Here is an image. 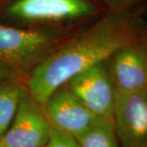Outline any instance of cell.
<instances>
[{"mask_svg":"<svg viewBox=\"0 0 147 147\" xmlns=\"http://www.w3.org/2000/svg\"><path fill=\"white\" fill-rule=\"evenodd\" d=\"M96 7L88 0H16L8 14L26 21H63L92 14Z\"/></svg>","mask_w":147,"mask_h":147,"instance_id":"obj_8","label":"cell"},{"mask_svg":"<svg viewBox=\"0 0 147 147\" xmlns=\"http://www.w3.org/2000/svg\"><path fill=\"white\" fill-rule=\"evenodd\" d=\"M0 147H3V146H2V144H1V143H0Z\"/></svg>","mask_w":147,"mask_h":147,"instance_id":"obj_14","label":"cell"},{"mask_svg":"<svg viewBox=\"0 0 147 147\" xmlns=\"http://www.w3.org/2000/svg\"><path fill=\"white\" fill-rule=\"evenodd\" d=\"M114 128L123 147H145L147 144V91H116Z\"/></svg>","mask_w":147,"mask_h":147,"instance_id":"obj_5","label":"cell"},{"mask_svg":"<svg viewBox=\"0 0 147 147\" xmlns=\"http://www.w3.org/2000/svg\"><path fill=\"white\" fill-rule=\"evenodd\" d=\"M51 129L42 106L26 91L10 127L0 138V143L3 147L45 146Z\"/></svg>","mask_w":147,"mask_h":147,"instance_id":"obj_4","label":"cell"},{"mask_svg":"<svg viewBox=\"0 0 147 147\" xmlns=\"http://www.w3.org/2000/svg\"><path fill=\"white\" fill-rule=\"evenodd\" d=\"M147 37V0L111 10L79 34L61 42L30 70L29 94L42 106L75 74L106 61L124 45Z\"/></svg>","mask_w":147,"mask_h":147,"instance_id":"obj_1","label":"cell"},{"mask_svg":"<svg viewBox=\"0 0 147 147\" xmlns=\"http://www.w3.org/2000/svg\"><path fill=\"white\" fill-rule=\"evenodd\" d=\"M26 91L23 84L14 79H8L0 84V138L10 127Z\"/></svg>","mask_w":147,"mask_h":147,"instance_id":"obj_9","label":"cell"},{"mask_svg":"<svg viewBox=\"0 0 147 147\" xmlns=\"http://www.w3.org/2000/svg\"><path fill=\"white\" fill-rule=\"evenodd\" d=\"M105 1H107L113 7L112 10H115V9H119V8L131 6L142 0H105Z\"/></svg>","mask_w":147,"mask_h":147,"instance_id":"obj_12","label":"cell"},{"mask_svg":"<svg viewBox=\"0 0 147 147\" xmlns=\"http://www.w3.org/2000/svg\"><path fill=\"white\" fill-rule=\"evenodd\" d=\"M11 74V70L10 69L0 64V84L7 79H10Z\"/></svg>","mask_w":147,"mask_h":147,"instance_id":"obj_13","label":"cell"},{"mask_svg":"<svg viewBox=\"0 0 147 147\" xmlns=\"http://www.w3.org/2000/svg\"><path fill=\"white\" fill-rule=\"evenodd\" d=\"M80 147H119L114 126L100 123L75 138Z\"/></svg>","mask_w":147,"mask_h":147,"instance_id":"obj_10","label":"cell"},{"mask_svg":"<svg viewBox=\"0 0 147 147\" xmlns=\"http://www.w3.org/2000/svg\"><path fill=\"white\" fill-rule=\"evenodd\" d=\"M146 91H147V88H146Z\"/></svg>","mask_w":147,"mask_h":147,"instance_id":"obj_17","label":"cell"},{"mask_svg":"<svg viewBox=\"0 0 147 147\" xmlns=\"http://www.w3.org/2000/svg\"><path fill=\"white\" fill-rule=\"evenodd\" d=\"M64 87L98 119L114 126L116 90L105 61L75 74Z\"/></svg>","mask_w":147,"mask_h":147,"instance_id":"obj_3","label":"cell"},{"mask_svg":"<svg viewBox=\"0 0 147 147\" xmlns=\"http://www.w3.org/2000/svg\"><path fill=\"white\" fill-rule=\"evenodd\" d=\"M105 62L117 92L146 90L147 37L119 48Z\"/></svg>","mask_w":147,"mask_h":147,"instance_id":"obj_6","label":"cell"},{"mask_svg":"<svg viewBox=\"0 0 147 147\" xmlns=\"http://www.w3.org/2000/svg\"><path fill=\"white\" fill-rule=\"evenodd\" d=\"M42 109L51 126L74 138L103 122L62 87L51 94Z\"/></svg>","mask_w":147,"mask_h":147,"instance_id":"obj_7","label":"cell"},{"mask_svg":"<svg viewBox=\"0 0 147 147\" xmlns=\"http://www.w3.org/2000/svg\"><path fill=\"white\" fill-rule=\"evenodd\" d=\"M47 147H80L79 142L72 136L52 127Z\"/></svg>","mask_w":147,"mask_h":147,"instance_id":"obj_11","label":"cell"},{"mask_svg":"<svg viewBox=\"0 0 147 147\" xmlns=\"http://www.w3.org/2000/svg\"><path fill=\"white\" fill-rule=\"evenodd\" d=\"M42 147H47V146H42Z\"/></svg>","mask_w":147,"mask_h":147,"instance_id":"obj_16","label":"cell"},{"mask_svg":"<svg viewBox=\"0 0 147 147\" xmlns=\"http://www.w3.org/2000/svg\"><path fill=\"white\" fill-rule=\"evenodd\" d=\"M64 38L57 32L0 26V64L10 69L30 72Z\"/></svg>","mask_w":147,"mask_h":147,"instance_id":"obj_2","label":"cell"},{"mask_svg":"<svg viewBox=\"0 0 147 147\" xmlns=\"http://www.w3.org/2000/svg\"><path fill=\"white\" fill-rule=\"evenodd\" d=\"M145 147H147V144H146V146H145Z\"/></svg>","mask_w":147,"mask_h":147,"instance_id":"obj_15","label":"cell"}]
</instances>
